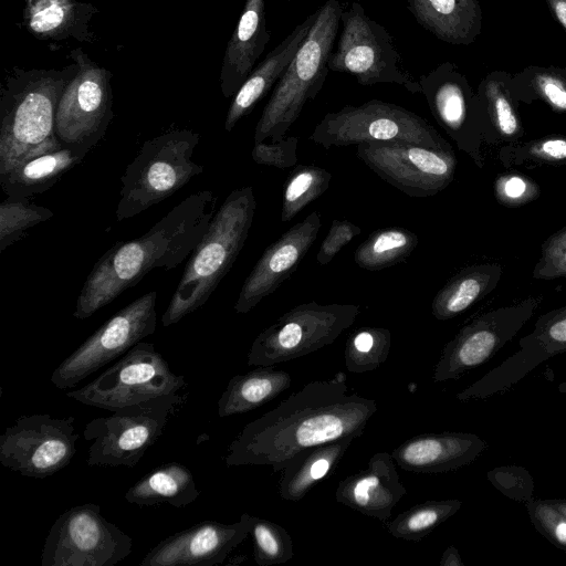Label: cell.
<instances>
[{
  "label": "cell",
  "mask_w": 566,
  "mask_h": 566,
  "mask_svg": "<svg viewBox=\"0 0 566 566\" xmlns=\"http://www.w3.org/2000/svg\"><path fill=\"white\" fill-rule=\"evenodd\" d=\"M199 494L190 470L181 463L168 462L136 481L126 491L124 499L140 507L161 504L185 507L195 502Z\"/></svg>",
  "instance_id": "f1b7e54d"
},
{
  "label": "cell",
  "mask_w": 566,
  "mask_h": 566,
  "mask_svg": "<svg viewBox=\"0 0 566 566\" xmlns=\"http://www.w3.org/2000/svg\"><path fill=\"white\" fill-rule=\"evenodd\" d=\"M217 199L212 190L191 193L142 237L109 248L87 275L74 317H91L151 270H172L185 261L205 237L217 212Z\"/></svg>",
  "instance_id": "7a4b0ae2"
},
{
  "label": "cell",
  "mask_w": 566,
  "mask_h": 566,
  "mask_svg": "<svg viewBox=\"0 0 566 566\" xmlns=\"http://www.w3.org/2000/svg\"><path fill=\"white\" fill-rule=\"evenodd\" d=\"M342 32L328 61L329 71L348 73L360 85L389 83L420 93V85L401 66V56L385 27L370 19L363 6L354 1L343 10Z\"/></svg>",
  "instance_id": "8fae6325"
},
{
  "label": "cell",
  "mask_w": 566,
  "mask_h": 566,
  "mask_svg": "<svg viewBox=\"0 0 566 566\" xmlns=\"http://www.w3.org/2000/svg\"><path fill=\"white\" fill-rule=\"evenodd\" d=\"M75 417L21 416L0 436V463L23 476L44 479L67 467L80 434Z\"/></svg>",
  "instance_id": "5bb4252c"
},
{
  "label": "cell",
  "mask_w": 566,
  "mask_h": 566,
  "mask_svg": "<svg viewBox=\"0 0 566 566\" xmlns=\"http://www.w3.org/2000/svg\"><path fill=\"white\" fill-rule=\"evenodd\" d=\"M250 514L234 523L202 521L160 541L140 560V566H213L222 564L244 542Z\"/></svg>",
  "instance_id": "d6986e66"
},
{
  "label": "cell",
  "mask_w": 566,
  "mask_h": 566,
  "mask_svg": "<svg viewBox=\"0 0 566 566\" xmlns=\"http://www.w3.org/2000/svg\"><path fill=\"white\" fill-rule=\"evenodd\" d=\"M253 558L259 566L284 564L294 556L293 541L281 525L250 515Z\"/></svg>",
  "instance_id": "d590c367"
},
{
  "label": "cell",
  "mask_w": 566,
  "mask_h": 566,
  "mask_svg": "<svg viewBox=\"0 0 566 566\" xmlns=\"http://www.w3.org/2000/svg\"><path fill=\"white\" fill-rule=\"evenodd\" d=\"M90 150L87 147L62 145L28 157L0 175L1 189L8 197L17 199L42 193L80 164Z\"/></svg>",
  "instance_id": "484cf974"
},
{
  "label": "cell",
  "mask_w": 566,
  "mask_h": 566,
  "mask_svg": "<svg viewBox=\"0 0 566 566\" xmlns=\"http://www.w3.org/2000/svg\"><path fill=\"white\" fill-rule=\"evenodd\" d=\"M53 212L29 199L10 198L0 203V253L21 239L25 231L50 220Z\"/></svg>",
  "instance_id": "8d00e7d4"
},
{
  "label": "cell",
  "mask_w": 566,
  "mask_h": 566,
  "mask_svg": "<svg viewBox=\"0 0 566 566\" xmlns=\"http://www.w3.org/2000/svg\"><path fill=\"white\" fill-rule=\"evenodd\" d=\"M310 139L324 148L365 143H410L453 151L451 145L423 117L380 99L329 112L314 127Z\"/></svg>",
  "instance_id": "8992f818"
},
{
  "label": "cell",
  "mask_w": 566,
  "mask_h": 566,
  "mask_svg": "<svg viewBox=\"0 0 566 566\" xmlns=\"http://www.w3.org/2000/svg\"><path fill=\"white\" fill-rule=\"evenodd\" d=\"M256 208L253 187L232 190L192 251L161 324L168 327L206 304L230 271L252 227Z\"/></svg>",
  "instance_id": "3957f363"
},
{
  "label": "cell",
  "mask_w": 566,
  "mask_h": 566,
  "mask_svg": "<svg viewBox=\"0 0 566 566\" xmlns=\"http://www.w3.org/2000/svg\"><path fill=\"white\" fill-rule=\"evenodd\" d=\"M343 8L327 0L291 63L276 82L254 130V143L285 137L304 106L322 90L339 29Z\"/></svg>",
  "instance_id": "277c9868"
},
{
  "label": "cell",
  "mask_w": 566,
  "mask_h": 566,
  "mask_svg": "<svg viewBox=\"0 0 566 566\" xmlns=\"http://www.w3.org/2000/svg\"><path fill=\"white\" fill-rule=\"evenodd\" d=\"M503 268L499 263H482L462 269L436 294L431 313L447 321L463 313L497 285Z\"/></svg>",
  "instance_id": "4dcf8cb0"
},
{
  "label": "cell",
  "mask_w": 566,
  "mask_h": 566,
  "mask_svg": "<svg viewBox=\"0 0 566 566\" xmlns=\"http://www.w3.org/2000/svg\"><path fill=\"white\" fill-rule=\"evenodd\" d=\"M353 440L347 437L300 451L281 471L279 495L291 502L302 500L318 482L334 473Z\"/></svg>",
  "instance_id": "83f0119b"
},
{
  "label": "cell",
  "mask_w": 566,
  "mask_h": 566,
  "mask_svg": "<svg viewBox=\"0 0 566 566\" xmlns=\"http://www.w3.org/2000/svg\"><path fill=\"white\" fill-rule=\"evenodd\" d=\"M317 17V10L277 44L265 59L249 74L239 90L227 113L224 129L231 132L235 124L248 115L255 104L276 84L284 73L302 42L308 34Z\"/></svg>",
  "instance_id": "d4e9b609"
},
{
  "label": "cell",
  "mask_w": 566,
  "mask_h": 566,
  "mask_svg": "<svg viewBox=\"0 0 566 566\" xmlns=\"http://www.w3.org/2000/svg\"><path fill=\"white\" fill-rule=\"evenodd\" d=\"M66 85L42 77L7 95L1 107L0 175L23 159L57 148L55 115Z\"/></svg>",
  "instance_id": "30bf717a"
},
{
  "label": "cell",
  "mask_w": 566,
  "mask_h": 566,
  "mask_svg": "<svg viewBox=\"0 0 566 566\" xmlns=\"http://www.w3.org/2000/svg\"><path fill=\"white\" fill-rule=\"evenodd\" d=\"M555 18L566 30V0H547Z\"/></svg>",
  "instance_id": "681fc988"
},
{
  "label": "cell",
  "mask_w": 566,
  "mask_h": 566,
  "mask_svg": "<svg viewBox=\"0 0 566 566\" xmlns=\"http://www.w3.org/2000/svg\"><path fill=\"white\" fill-rule=\"evenodd\" d=\"M297 146L298 138L295 136L283 137L270 143L264 140L253 144L251 156L259 165L285 169L297 164Z\"/></svg>",
  "instance_id": "f6af8a7d"
},
{
  "label": "cell",
  "mask_w": 566,
  "mask_h": 566,
  "mask_svg": "<svg viewBox=\"0 0 566 566\" xmlns=\"http://www.w3.org/2000/svg\"><path fill=\"white\" fill-rule=\"evenodd\" d=\"M418 82L438 124L461 150L480 164L479 134L472 123L470 97L462 77L449 64H443L421 75Z\"/></svg>",
  "instance_id": "44dd1931"
},
{
  "label": "cell",
  "mask_w": 566,
  "mask_h": 566,
  "mask_svg": "<svg viewBox=\"0 0 566 566\" xmlns=\"http://www.w3.org/2000/svg\"><path fill=\"white\" fill-rule=\"evenodd\" d=\"M486 442L471 432L446 431L412 437L391 454L403 470L413 473H442L472 463L484 450Z\"/></svg>",
  "instance_id": "603a6c76"
},
{
  "label": "cell",
  "mask_w": 566,
  "mask_h": 566,
  "mask_svg": "<svg viewBox=\"0 0 566 566\" xmlns=\"http://www.w3.org/2000/svg\"><path fill=\"white\" fill-rule=\"evenodd\" d=\"M356 155L378 177L412 198L446 189L454 178V151L410 143H365Z\"/></svg>",
  "instance_id": "2e32d148"
},
{
  "label": "cell",
  "mask_w": 566,
  "mask_h": 566,
  "mask_svg": "<svg viewBox=\"0 0 566 566\" xmlns=\"http://www.w3.org/2000/svg\"><path fill=\"white\" fill-rule=\"evenodd\" d=\"M418 242V235L405 228L378 229L356 249L354 261L363 270L380 271L406 260Z\"/></svg>",
  "instance_id": "1f68e13d"
},
{
  "label": "cell",
  "mask_w": 566,
  "mask_h": 566,
  "mask_svg": "<svg viewBox=\"0 0 566 566\" xmlns=\"http://www.w3.org/2000/svg\"><path fill=\"white\" fill-rule=\"evenodd\" d=\"M200 136L175 129L146 140L120 177L116 219L122 221L157 205L203 171L192 160Z\"/></svg>",
  "instance_id": "5b68a950"
},
{
  "label": "cell",
  "mask_w": 566,
  "mask_h": 566,
  "mask_svg": "<svg viewBox=\"0 0 566 566\" xmlns=\"http://www.w3.org/2000/svg\"><path fill=\"white\" fill-rule=\"evenodd\" d=\"M439 565L441 566H463L464 563L461 559L459 551L454 546H449L442 553V556L439 560Z\"/></svg>",
  "instance_id": "c3c4849f"
},
{
  "label": "cell",
  "mask_w": 566,
  "mask_h": 566,
  "mask_svg": "<svg viewBox=\"0 0 566 566\" xmlns=\"http://www.w3.org/2000/svg\"><path fill=\"white\" fill-rule=\"evenodd\" d=\"M377 409L375 399L349 392L343 374L312 380L247 423L228 447L226 464L282 471L302 450L360 437Z\"/></svg>",
  "instance_id": "6da1fadb"
},
{
  "label": "cell",
  "mask_w": 566,
  "mask_h": 566,
  "mask_svg": "<svg viewBox=\"0 0 566 566\" xmlns=\"http://www.w3.org/2000/svg\"><path fill=\"white\" fill-rule=\"evenodd\" d=\"M462 504V501L455 499L429 500L399 513L392 521L385 523L384 526L395 538L419 542L453 516Z\"/></svg>",
  "instance_id": "d6a6232c"
},
{
  "label": "cell",
  "mask_w": 566,
  "mask_h": 566,
  "mask_svg": "<svg viewBox=\"0 0 566 566\" xmlns=\"http://www.w3.org/2000/svg\"><path fill=\"white\" fill-rule=\"evenodd\" d=\"M485 96L490 116L497 134L504 139L516 140L523 132L522 125L512 102L501 85L494 81L488 82Z\"/></svg>",
  "instance_id": "60d3db41"
},
{
  "label": "cell",
  "mask_w": 566,
  "mask_h": 566,
  "mask_svg": "<svg viewBox=\"0 0 566 566\" xmlns=\"http://www.w3.org/2000/svg\"><path fill=\"white\" fill-rule=\"evenodd\" d=\"M543 296H528L512 305L486 312L448 342L433 369V380H455L491 359L534 315Z\"/></svg>",
  "instance_id": "9a60e30c"
},
{
  "label": "cell",
  "mask_w": 566,
  "mask_h": 566,
  "mask_svg": "<svg viewBox=\"0 0 566 566\" xmlns=\"http://www.w3.org/2000/svg\"><path fill=\"white\" fill-rule=\"evenodd\" d=\"M186 388L185 376L170 369L154 344L139 342L95 379L65 395L86 406L115 411Z\"/></svg>",
  "instance_id": "ba28073f"
},
{
  "label": "cell",
  "mask_w": 566,
  "mask_h": 566,
  "mask_svg": "<svg viewBox=\"0 0 566 566\" xmlns=\"http://www.w3.org/2000/svg\"><path fill=\"white\" fill-rule=\"evenodd\" d=\"M134 541L95 503L63 512L45 538L42 566H114L133 552Z\"/></svg>",
  "instance_id": "7c38bea8"
},
{
  "label": "cell",
  "mask_w": 566,
  "mask_h": 566,
  "mask_svg": "<svg viewBox=\"0 0 566 566\" xmlns=\"http://www.w3.org/2000/svg\"><path fill=\"white\" fill-rule=\"evenodd\" d=\"M157 292H148L113 315L53 370L52 384L71 389L86 377L124 355L157 325Z\"/></svg>",
  "instance_id": "4fadbf2b"
},
{
  "label": "cell",
  "mask_w": 566,
  "mask_h": 566,
  "mask_svg": "<svg viewBox=\"0 0 566 566\" xmlns=\"http://www.w3.org/2000/svg\"><path fill=\"white\" fill-rule=\"evenodd\" d=\"M73 12L74 0H28L25 21L31 31L49 36L67 25Z\"/></svg>",
  "instance_id": "74e56055"
},
{
  "label": "cell",
  "mask_w": 566,
  "mask_h": 566,
  "mask_svg": "<svg viewBox=\"0 0 566 566\" xmlns=\"http://www.w3.org/2000/svg\"><path fill=\"white\" fill-rule=\"evenodd\" d=\"M525 505L536 531L566 552V517L548 500L534 499Z\"/></svg>",
  "instance_id": "b9f144b4"
},
{
  "label": "cell",
  "mask_w": 566,
  "mask_h": 566,
  "mask_svg": "<svg viewBox=\"0 0 566 566\" xmlns=\"http://www.w3.org/2000/svg\"><path fill=\"white\" fill-rule=\"evenodd\" d=\"M416 21L438 39L470 44L480 32L481 10L476 0H406Z\"/></svg>",
  "instance_id": "4316f807"
},
{
  "label": "cell",
  "mask_w": 566,
  "mask_h": 566,
  "mask_svg": "<svg viewBox=\"0 0 566 566\" xmlns=\"http://www.w3.org/2000/svg\"><path fill=\"white\" fill-rule=\"evenodd\" d=\"M488 481L506 497L527 504L534 500V481L523 467L502 465L486 473Z\"/></svg>",
  "instance_id": "ab89813d"
},
{
  "label": "cell",
  "mask_w": 566,
  "mask_h": 566,
  "mask_svg": "<svg viewBox=\"0 0 566 566\" xmlns=\"http://www.w3.org/2000/svg\"><path fill=\"white\" fill-rule=\"evenodd\" d=\"M74 57L80 69L59 101L55 134L64 146L92 149L104 136L112 117L108 77L82 52Z\"/></svg>",
  "instance_id": "e0dca14e"
},
{
  "label": "cell",
  "mask_w": 566,
  "mask_h": 566,
  "mask_svg": "<svg viewBox=\"0 0 566 566\" xmlns=\"http://www.w3.org/2000/svg\"><path fill=\"white\" fill-rule=\"evenodd\" d=\"M406 494L392 454L380 451L369 459L365 469L338 483L335 500L363 515L387 522Z\"/></svg>",
  "instance_id": "7402d4cb"
},
{
  "label": "cell",
  "mask_w": 566,
  "mask_h": 566,
  "mask_svg": "<svg viewBox=\"0 0 566 566\" xmlns=\"http://www.w3.org/2000/svg\"><path fill=\"white\" fill-rule=\"evenodd\" d=\"M187 399L188 392L157 397L92 419L83 431L84 439L93 441L87 464L134 468Z\"/></svg>",
  "instance_id": "52a82bcc"
},
{
  "label": "cell",
  "mask_w": 566,
  "mask_h": 566,
  "mask_svg": "<svg viewBox=\"0 0 566 566\" xmlns=\"http://www.w3.org/2000/svg\"><path fill=\"white\" fill-rule=\"evenodd\" d=\"M535 88L555 111L566 112V82L553 73L536 75Z\"/></svg>",
  "instance_id": "7dc6e473"
},
{
  "label": "cell",
  "mask_w": 566,
  "mask_h": 566,
  "mask_svg": "<svg viewBox=\"0 0 566 566\" xmlns=\"http://www.w3.org/2000/svg\"><path fill=\"white\" fill-rule=\"evenodd\" d=\"M496 200L507 207H518L535 200L539 195L537 184L518 172L501 175L494 184Z\"/></svg>",
  "instance_id": "ee69618b"
},
{
  "label": "cell",
  "mask_w": 566,
  "mask_h": 566,
  "mask_svg": "<svg viewBox=\"0 0 566 566\" xmlns=\"http://www.w3.org/2000/svg\"><path fill=\"white\" fill-rule=\"evenodd\" d=\"M322 221L314 210L268 247L242 284L234 311L247 314L296 270L314 244Z\"/></svg>",
  "instance_id": "ffe728a7"
},
{
  "label": "cell",
  "mask_w": 566,
  "mask_h": 566,
  "mask_svg": "<svg viewBox=\"0 0 566 566\" xmlns=\"http://www.w3.org/2000/svg\"><path fill=\"white\" fill-rule=\"evenodd\" d=\"M271 39L265 21V0H247L228 42L220 82L224 97L235 94Z\"/></svg>",
  "instance_id": "cb8c5ba5"
},
{
  "label": "cell",
  "mask_w": 566,
  "mask_h": 566,
  "mask_svg": "<svg viewBox=\"0 0 566 566\" xmlns=\"http://www.w3.org/2000/svg\"><path fill=\"white\" fill-rule=\"evenodd\" d=\"M506 161L566 165V136H546L502 150Z\"/></svg>",
  "instance_id": "f35d334b"
},
{
  "label": "cell",
  "mask_w": 566,
  "mask_h": 566,
  "mask_svg": "<svg viewBox=\"0 0 566 566\" xmlns=\"http://www.w3.org/2000/svg\"><path fill=\"white\" fill-rule=\"evenodd\" d=\"M548 501L566 517V499H549Z\"/></svg>",
  "instance_id": "f907efd6"
},
{
  "label": "cell",
  "mask_w": 566,
  "mask_h": 566,
  "mask_svg": "<svg viewBox=\"0 0 566 566\" xmlns=\"http://www.w3.org/2000/svg\"><path fill=\"white\" fill-rule=\"evenodd\" d=\"M332 174L315 165H297L283 185L281 221H291L329 187Z\"/></svg>",
  "instance_id": "836d02e7"
},
{
  "label": "cell",
  "mask_w": 566,
  "mask_h": 566,
  "mask_svg": "<svg viewBox=\"0 0 566 566\" xmlns=\"http://www.w3.org/2000/svg\"><path fill=\"white\" fill-rule=\"evenodd\" d=\"M391 347V333L385 327H360L347 338L345 367L354 374L376 370L386 360Z\"/></svg>",
  "instance_id": "e575fe53"
},
{
  "label": "cell",
  "mask_w": 566,
  "mask_h": 566,
  "mask_svg": "<svg viewBox=\"0 0 566 566\" xmlns=\"http://www.w3.org/2000/svg\"><path fill=\"white\" fill-rule=\"evenodd\" d=\"M566 352V305L541 315L518 349L457 394L460 401L482 400L509 390L549 358Z\"/></svg>",
  "instance_id": "ac0fdd59"
},
{
  "label": "cell",
  "mask_w": 566,
  "mask_h": 566,
  "mask_svg": "<svg viewBox=\"0 0 566 566\" xmlns=\"http://www.w3.org/2000/svg\"><path fill=\"white\" fill-rule=\"evenodd\" d=\"M291 376L274 366L258 368L233 376L218 400V415L221 418L254 410L290 388Z\"/></svg>",
  "instance_id": "f546056e"
},
{
  "label": "cell",
  "mask_w": 566,
  "mask_h": 566,
  "mask_svg": "<svg viewBox=\"0 0 566 566\" xmlns=\"http://www.w3.org/2000/svg\"><path fill=\"white\" fill-rule=\"evenodd\" d=\"M359 313L355 304L312 301L296 305L255 337L248 365L274 366L314 353L334 343Z\"/></svg>",
  "instance_id": "9c48e42d"
},
{
  "label": "cell",
  "mask_w": 566,
  "mask_h": 566,
  "mask_svg": "<svg viewBox=\"0 0 566 566\" xmlns=\"http://www.w3.org/2000/svg\"><path fill=\"white\" fill-rule=\"evenodd\" d=\"M360 232L359 226L347 220L334 219L317 251L316 261L318 264H328L340 249L348 244L356 235L360 234Z\"/></svg>",
  "instance_id": "bcb514c9"
},
{
  "label": "cell",
  "mask_w": 566,
  "mask_h": 566,
  "mask_svg": "<svg viewBox=\"0 0 566 566\" xmlns=\"http://www.w3.org/2000/svg\"><path fill=\"white\" fill-rule=\"evenodd\" d=\"M533 277L554 280L566 277V226L544 241Z\"/></svg>",
  "instance_id": "7bdbcfd3"
}]
</instances>
